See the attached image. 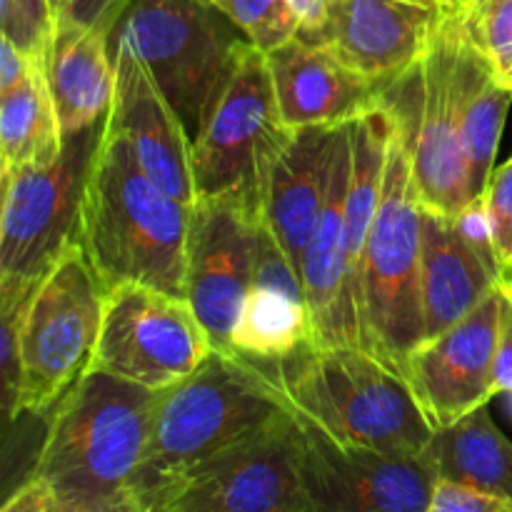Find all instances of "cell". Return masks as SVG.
<instances>
[{
    "label": "cell",
    "mask_w": 512,
    "mask_h": 512,
    "mask_svg": "<svg viewBox=\"0 0 512 512\" xmlns=\"http://www.w3.org/2000/svg\"><path fill=\"white\" fill-rule=\"evenodd\" d=\"M498 290L512 303V263L503 265L498 273Z\"/></svg>",
    "instance_id": "obj_39"
},
{
    "label": "cell",
    "mask_w": 512,
    "mask_h": 512,
    "mask_svg": "<svg viewBox=\"0 0 512 512\" xmlns=\"http://www.w3.org/2000/svg\"><path fill=\"white\" fill-rule=\"evenodd\" d=\"M460 30L463 0H453L418 68L388 93V103L408 123L420 203L450 218L475 200L460 120Z\"/></svg>",
    "instance_id": "obj_9"
},
{
    "label": "cell",
    "mask_w": 512,
    "mask_h": 512,
    "mask_svg": "<svg viewBox=\"0 0 512 512\" xmlns=\"http://www.w3.org/2000/svg\"><path fill=\"white\" fill-rule=\"evenodd\" d=\"M338 128L340 125L295 128L280 150L265 188L263 225L293 260L298 273L305 245L318 225L325 203Z\"/></svg>",
    "instance_id": "obj_19"
},
{
    "label": "cell",
    "mask_w": 512,
    "mask_h": 512,
    "mask_svg": "<svg viewBox=\"0 0 512 512\" xmlns=\"http://www.w3.org/2000/svg\"><path fill=\"white\" fill-rule=\"evenodd\" d=\"M433 3H450V0H433Z\"/></svg>",
    "instance_id": "obj_41"
},
{
    "label": "cell",
    "mask_w": 512,
    "mask_h": 512,
    "mask_svg": "<svg viewBox=\"0 0 512 512\" xmlns=\"http://www.w3.org/2000/svg\"><path fill=\"white\" fill-rule=\"evenodd\" d=\"M48 83L65 135L103 123L115 93L108 35L95 30H55L48 55Z\"/></svg>",
    "instance_id": "obj_21"
},
{
    "label": "cell",
    "mask_w": 512,
    "mask_h": 512,
    "mask_svg": "<svg viewBox=\"0 0 512 512\" xmlns=\"http://www.w3.org/2000/svg\"><path fill=\"white\" fill-rule=\"evenodd\" d=\"M450 3L330 0L328 25L313 40L390 93L418 68Z\"/></svg>",
    "instance_id": "obj_16"
},
{
    "label": "cell",
    "mask_w": 512,
    "mask_h": 512,
    "mask_svg": "<svg viewBox=\"0 0 512 512\" xmlns=\"http://www.w3.org/2000/svg\"><path fill=\"white\" fill-rule=\"evenodd\" d=\"M463 10L470 35L485 50L500 83L505 85L512 73V0H463Z\"/></svg>",
    "instance_id": "obj_28"
},
{
    "label": "cell",
    "mask_w": 512,
    "mask_h": 512,
    "mask_svg": "<svg viewBox=\"0 0 512 512\" xmlns=\"http://www.w3.org/2000/svg\"><path fill=\"white\" fill-rule=\"evenodd\" d=\"M65 148L48 83V63L38 60L13 90L0 95V178L23 168H48Z\"/></svg>",
    "instance_id": "obj_23"
},
{
    "label": "cell",
    "mask_w": 512,
    "mask_h": 512,
    "mask_svg": "<svg viewBox=\"0 0 512 512\" xmlns=\"http://www.w3.org/2000/svg\"><path fill=\"white\" fill-rule=\"evenodd\" d=\"M495 288L498 273L465 243L455 218L423 210V343L468 318Z\"/></svg>",
    "instance_id": "obj_20"
},
{
    "label": "cell",
    "mask_w": 512,
    "mask_h": 512,
    "mask_svg": "<svg viewBox=\"0 0 512 512\" xmlns=\"http://www.w3.org/2000/svg\"><path fill=\"white\" fill-rule=\"evenodd\" d=\"M458 88L470 183H473V195L480 198L495 170V155L512 105V90L500 83L490 58L470 35L465 10L458 43Z\"/></svg>",
    "instance_id": "obj_22"
},
{
    "label": "cell",
    "mask_w": 512,
    "mask_h": 512,
    "mask_svg": "<svg viewBox=\"0 0 512 512\" xmlns=\"http://www.w3.org/2000/svg\"><path fill=\"white\" fill-rule=\"evenodd\" d=\"M428 512H512V500L450 480H438L430 495Z\"/></svg>",
    "instance_id": "obj_32"
},
{
    "label": "cell",
    "mask_w": 512,
    "mask_h": 512,
    "mask_svg": "<svg viewBox=\"0 0 512 512\" xmlns=\"http://www.w3.org/2000/svg\"><path fill=\"white\" fill-rule=\"evenodd\" d=\"M485 210L493 228L495 258L500 268L512 263V155L503 165H495L485 185Z\"/></svg>",
    "instance_id": "obj_30"
},
{
    "label": "cell",
    "mask_w": 512,
    "mask_h": 512,
    "mask_svg": "<svg viewBox=\"0 0 512 512\" xmlns=\"http://www.w3.org/2000/svg\"><path fill=\"white\" fill-rule=\"evenodd\" d=\"M438 480L512 500V443L488 415V405L435 430L428 448Z\"/></svg>",
    "instance_id": "obj_24"
},
{
    "label": "cell",
    "mask_w": 512,
    "mask_h": 512,
    "mask_svg": "<svg viewBox=\"0 0 512 512\" xmlns=\"http://www.w3.org/2000/svg\"><path fill=\"white\" fill-rule=\"evenodd\" d=\"M298 18V35L303 38H318L330 18V0H288Z\"/></svg>",
    "instance_id": "obj_37"
},
{
    "label": "cell",
    "mask_w": 512,
    "mask_h": 512,
    "mask_svg": "<svg viewBox=\"0 0 512 512\" xmlns=\"http://www.w3.org/2000/svg\"><path fill=\"white\" fill-rule=\"evenodd\" d=\"M455 225H458L460 235H463L465 243L475 250V253L483 258L485 265L500 273V263L495 258V245H493V228H490L488 210H485L483 195L475 200H470L458 215H455Z\"/></svg>",
    "instance_id": "obj_33"
},
{
    "label": "cell",
    "mask_w": 512,
    "mask_h": 512,
    "mask_svg": "<svg viewBox=\"0 0 512 512\" xmlns=\"http://www.w3.org/2000/svg\"><path fill=\"white\" fill-rule=\"evenodd\" d=\"M215 350L208 330L183 295L143 283L105 290L103 320L88 370L148 390L188 378Z\"/></svg>",
    "instance_id": "obj_10"
},
{
    "label": "cell",
    "mask_w": 512,
    "mask_h": 512,
    "mask_svg": "<svg viewBox=\"0 0 512 512\" xmlns=\"http://www.w3.org/2000/svg\"><path fill=\"white\" fill-rule=\"evenodd\" d=\"M423 210L413 178L408 123L395 113L383 190L363 253L360 313L365 350L403 378L410 353L425 338Z\"/></svg>",
    "instance_id": "obj_5"
},
{
    "label": "cell",
    "mask_w": 512,
    "mask_h": 512,
    "mask_svg": "<svg viewBox=\"0 0 512 512\" xmlns=\"http://www.w3.org/2000/svg\"><path fill=\"white\" fill-rule=\"evenodd\" d=\"M70 512H153L148 505L140 500V495L133 488H125L120 493L108 495V498H100L95 503L80 505V508Z\"/></svg>",
    "instance_id": "obj_38"
},
{
    "label": "cell",
    "mask_w": 512,
    "mask_h": 512,
    "mask_svg": "<svg viewBox=\"0 0 512 512\" xmlns=\"http://www.w3.org/2000/svg\"><path fill=\"white\" fill-rule=\"evenodd\" d=\"M245 43L243 30L208 0H133L110 48L138 58L195 140Z\"/></svg>",
    "instance_id": "obj_6"
},
{
    "label": "cell",
    "mask_w": 512,
    "mask_h": 512,
    "mask_svg": "<svg viewBox=\"0 0 512 512\" xmlns=\"http://www.w3.org/2000/svg\"><path fill=\"white\" fill-rule=\"evenodd\" d=\"M313 345L305 290L298 285L253 283L235 323L230 350L255 363H280Z\"/></svg>",
    "instance_id": "obj_25"
},
{
    "label": "cell",
    "mask_w": 512,
    "mask_h": 512,
    "mask_svg": "<svg viewBox=\"0 0 512 512\" xmlns=\"http://www.w3.org/2000/svg\"><path fill=\"white\" fill-rule=\"evenodd\" d=\"M268 365L293 408L338 443L393 458L428 453L435 430L408 380L368 350L308 345Z\"/></svg>",
    "instance_id": "obj_4"
},
{
    "label": "cell",
    "mask_w": 512,
    "mask_h": 512,
    "mask_svg": "<svg viewBox=\"0 0 512 512\" xmlns=\"http://www.w3.org/2000/svg\"><path fill=\"white\" fill-rule=\"evenodd\" d=\"M505 298L498 288L468 315L405 363V380L433 430L448 428L495 398V360Z\"/></svg>",
    "instance_id": "obj_15"
},
{
    "label": "cell",
    "mask_w": 512,
    "mask_h": 512,
    "mask_svg": "<svg viewBox=\"0 0 512 512\" xmlns=\"http://www.w3.org/2000/svg\"><path fill=\"white\" fill-rule=\"evenodd\" d=\"M495 393L512 395V303L508 298L503 305V330H500L498 360H495Z\"/></svg>",
    "instance_id": "obj_36"
},
{
    "label": "cell",
    "mask_w": 512,
    "mask_h": 512,
    "mask_svg": "<svg viewBox=\"0 0 512 512\" xmlns=\"http://www.w3.org/2000/svg\"><path fill=\"white\" fill-rule=\"evenodd\" d=\"M300 438L295 408L200 460L153 512H298Z\"/></svg>",
    "instance_id": "obj_11"
},
{
    "label": "cell",
    "mask_w": 512,
    "mask_h": 512,
    "mask_svg": "<svg viewBox=\"0 0 512 512\" xmlns=\"http://www.w3.org/2000/svg\"><path fill=\"white\" fill-rule=\"evenodd\" d=\"M103 123L65 135L60 158L48 168L3 175L0 275L40 280L78 235L85 175Z\"/></svg>",
    "instance_id": "obj_12"
},
{
    "label": "cell",
    "mask_w": 512,
    "mask_h": 512,
    "mask_svg": "<svg viewBox=\"0 0 512 512\" xmlns=\"http://www.w3.org/2000/svg\"><path fill=\"white\" fill-rule=\"evenodd\" d=\"M293 130L280 118L268 58L248 40L193 140L198 198H238L263 213L270 170Z\"/></svg>",
    "instance_id": "obj_8"
},
{
    "label": "cell",
    "mask_w": 512,
    "mask_h": 512,
    "mask_svg": "<svg viewBox=\"0 0 512 512\" xmlns=\"http://www.w3.org/2000/svg\"><path fill=\"white\" fill-rule=\"evenodd\" d=\"M285 410H293V403L268 363L215 348L188 378L160 390L148 450L130 488L153 510L200 460Z\"/></svg>",
    "instance_id": "obj_2"
},
{
    "label": "cell",
    "mask_w": 512,
    "mask_h": 512,
    "mask_svg": "<svg viewBox=\"0 0 512 512\" xmlns=\"http://www.w3.org/2000/svg\"><path fill=\"white\" fill-rule=\"evenodd\" d=\"M65 5H68V0H50V10H53V18H55V25H58L60 15H63Z\"/></svg>",
    "instance_id": "obj_40"
},
{
    "label": "cell",
    "mask_w": 512,
    "mask_h": 512,
    "mask_svg": "<svg viewBox=\"0 0 512 512\" xmlns=\"http://www.w3.org/2000/svg\"><path fill=\"white\" fill-rule=\"evenodd\" d=\"M38 283L40 280L0 275V375H3V410L8 420L18 418L20 325Z\"/></svg>",
    "instance_id": "obj_26"
},
{
    "label": "cell",
    "mask_w": 512,
    "mask_h": 512,
    "mask_svg": "<svg viewBox=\"0 0 512 512\" xmlns=\"http://www.w3.org/2000/svg\"><path fill=\"white\" fill-rule=\"evenodd\" d=\"M160 390L85 370L58 400L35 458L65 510L130 488L143 465Z\"/></svg>",
    "instance_id": "obj_3"
},
{
    "label": "cell",
    "mask_w": 512,
    "mask_h": 512,
    "mask_svg": "<svg viewBox=\"0 0 512 512\" xmlns=\"http://www.w3.org/2000/svg\"><path fill=\"white\" fill-rule=\"evenodd\" d=\"M0 512H68L60 503V498L55 495V490L50 488L45 480L28 475L23 485L13 490V495H8V500L3 503Z\"/></svg>",
    "instance_id": "obj_34"
},
{
    "label": "cell",
    "mask_w": 512,
    "mask_h": 512,
    "mask_svg": "<svg viewBox=\"0 0 512 512\" xmlns=\"http://www.w3.org/2000/svg\"><path fill=\"white\" fill-rule=\"evenodd\" d=\"M193 208L145 175L128 145L103 125L75 238L105 290L143 283L185 298Z\"/></svg>",
    "instance_id": "obj_1"
},
{
    "label": "cell",
    "mask_w": 512,
    "mask_h": 512,
    "mask_svg": "<svg viewBox=\"0 0 512 512\" xmlns=\"http://www.w3.org/2000/svg\"><path fill=\"white\" fill-rule=\"evenodd\" d=\"M208 3L228 15L260 53H273L275 48L293 40L300 30L288 0H208Z\"/></svg>",
    "instance_id": "obj_27"
},
{
    "label": "cell",
    "mask_w": 512,
    "mask_h": 512,
    "mask_svg": "<svg viewBox=\"0 0 512 512\" xmlns=\"http://www.w3.org/2000/svg\"><path fill=\"white\" fill-rule=\"evenodd\" d=\"M105 288L80 240H70L40 278L20 325L18 415L45 413L88 370L103 320Z\"/></svg>",
    "instance_id": "obj_7"
},
{
    "label": "cell",
    "mask_w": 512,
    "mask_h": 512,
    "mask_svg": "<svg viewBox=\"0 0 512 512\" xmlns=\"http://www.w3.org/2000/svg\"><path fill=\"white\" fill-rule=\"evenodd\" d=\"M130 3L133 0H68L55 30H95L113 40Z\"/></svg>",
    "instance_id": "obj_31"
},
{
    "label": "cell",
    "mask_w": 512,
    "mask_h": 512,
    "mask_svg": "<svg viewBox=\"0 0 512 512\" xmlns=\"http://www.w3.org/2000/svg\"><path fill=\"white\" fill-rule=\"evenodd\" d=\"M35 63H38V60L30 58L28 53H23L13 40L0 35V95L13 90L15 85L30 73V68H33Z\"/></svg>",
    "instance_id": "obj_35"
},
{
    "label": "cell",
    "mask_w": 512,
    "mask_h": 512,
    "mask_svg": "<svg viewBox=\"0 0 512 512\" xmlns=\"http://www.w3.org/2000/svg\"><path fill=\"white\" fill-rule=\"evenodd\" d=\"M263 213L238 198H198L185 268V298L218 350H230L255 278Z\"/></svg>",
    "instance_id": "obj_14"
},
{
    "label": "cell",
    "mask_w": 512,
    "mask_h": 512,
    "mask_svg": "<svg viewBox=\"0 0 512 512\" xmlns=\"http://www.w3.org/2000/svg\"><path fill=\"white\" fill-rule=\"evenodd\" d=\"M465 3H480V0H465Z\"/></svg>",
    "instance_id": "obj_42"
},
{
    "label": "cell",
    "mask_w": 512,
    "mask_h": 512,
    "mask_svg": "<svg viewBox=\"0 0 512 512\" xmlns=\"http://www.w3.org/2000/svg\"><path fill=\"white\" fill-rule=\"evenodd\" d=\"M115 93L103 125L118 135L145 175L183 203L195 205L193 138L130 50L113 45Z\"/></svg>",
    "instance_id": "obj_17"
},
{
    "label": "cell",
    "mask_w": 512,
    "mask_h": 512,
    "mask_svg": "<svg viewBox=\"0 0 512 512\" xmlns=\"http://www.w3.org/2000/svg\"><path fill=\"white\" fill-rule=\"evenodd\" d=\"M300 438L298 512H428L438 473L423 458L350 448L295 410Z\"/></svg>",
    "instance_id": "obj_13"
},
{
    "label": "cell",
    "mask_w": 512,
    "mask_h": 512,
    "mask_svg": "<svg viewBox=\"0 0 512 512\" xmlns=\"http://www.w3.org/2000/svg\"><path fill=\"white\" fill-rule=\"evenodd\" d=\"M0 35L13 40L30 58L48 63L55 38L50 0H0Z\"/></svg>",
    "instance_id": "obj_29"
},
{
    "label": "cell",
    "mask_w": 512,
    "mask_h": 512,
    "mask_svg": "<svg viewBox=\"0 0 512 512\" xmlns=\"http://www.w3.org/2000/svg\"><path fill=\"white\" fill-rule=\"evenodd\" d=\"M280 118L288 128H335L353 123L388 100V90L365 78L325 43L295 35L265 53Z\"/></svg>",
    "instance_id": "obj_18"
}]
</instances>
